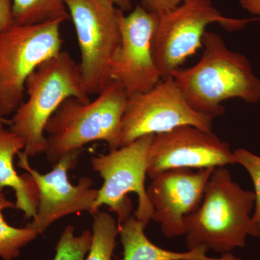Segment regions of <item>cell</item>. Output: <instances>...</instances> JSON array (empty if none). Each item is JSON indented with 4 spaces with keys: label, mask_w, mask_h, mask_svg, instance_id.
<instances>
[{
    "label": "cell",
    "mask_w": 260,
    "mask_h": 260,
    "mask_svg": "<svg viewBox=\"0 0 260 260\" xmlns=\"http://www.w3.org/2000/svg\"><path fill=\"white\" fill-rule=\"evenodd\" d=\"M203 47L197 64L176 70L172 76L195 111L214 119L225 114V101L259 102L260 80L245 56L230 50L216 32H205Z\"/></svg>",
    "instance_id": "obj_1"
},
{
    "label": "cell",
    "mask_w": 260,
    "mask_h": 260,
    "mask_svg": "<svg viewBox=\"0 0 260 260\" xmlns=\"http://www.w3.org/2000/svg\"><path fill=\"white\" fill-rule=\"evenodd\" d=\"M254 203V191L234 182L225 167L215 168L199 208L184 218L187 249L224 254L244 247L248 237H260L251 215Z\"/></svg>",
    "instance_id": "obj_2"
},
{
    "label": "cell",
    "mask_w": 260,
    "mask_h": 260,
    "mask_svg": "<svg viewBox=\"0 0 260 260\" xmlns=\"http://www.w3.org/2000/svg\"><path fill=\"white\" fill-rule=\"evenodd\" d=\"M127 99L124 88L113 80L92 102L67 99L46 125L49 161L54 165L67 153L91 142H106L110 150L120 148Z\"/></svg>",
    "instance_id": "obj_3"
},
{
    "label": "cell",
    "mask_w": 260,
    "mask_h": 260,
    "mask_svg": "<svg viewBox=\"0 0 260 260\" xmlns=\"http://www.w3.org/2000/svg\"><path fill=\"white\" fill-rule=\"evenodd\" d=\"M25 91L28 99L15 111L10 129L23 138L25 143L23 152L29 158L45 153L46 125L67 99L74 97L85 103L90 100L79 64L63 51L32 72L25 83Z\"/></svg>",
    "instance_id": "obj_4"
},
{
    "label": "cell",
    "mask_w": 260,
    "mask_h": 260,
    "mask_svg": "<svg viewBox=\"0 0 260 260\" xmlns=\"http://www.w3.org/2000/svg\"><path fill=\"white\" fill-rule=\"evenodd\" d=\"M60 22L20 25L0 31V118L23 103L25 83L44 61L60 52Z\"/></svg>",
    "instance_id": "obj_5"
},
{
    "label": "cell",
    "mask_w": 260,
    "mask_h": 260,
    "mask_svg": "<svg viewBox=\"0 0 260 260\" xmlns=\"http://www.w3.org/2000/svg\"><path fill=\"white\" fill-rule=\"evenodd\" d=\"M74 25L81 60L79 68L88 95L112 82L113 61L120 48L121 10L107 0H64Z\"/></svg>",
    "instance_id": "obj_6"
},
{
    "label": "cell",
    "mask_w": 260,
    "mask_h": 260,
    "mask_svg": "<svg viewBox=\"0 0 260 260\" xmlns=\"http://www.w3.org/2000/svg\"><path fill=\"white\" fill-rule=\"evenodd\" d=\"M154 136L145 135L109 153L92 157V168L102 177L104 184L98 190L91 215L102 205H107L117 215L118 225H121L132 216L133 206L128 194L134 192L138 198L134 216L148 225L154 210L145 189V177L149 148Z\"/></svg>",
    "instance_id": "obj_7"
},
{
    "label": "cell",
    "mask_w": 260,
    "mask_h": 260,
    "mask_svg": "<svg viewBox=\"0 0 260 260\" xmlns=\"http://www.w3.org/2000/svg\"><path fill=\"white\" fill-rule=\"evenodd\" d=\"M160 15L153 39V53L162 79L172 76L184 61L203 47L206 28L220 24L225 30L244 28L260 18L236 19L224 16L212 0H184Z\"/></svg>",
    "instance_id": "obj_8"
},
{
    "label": "cell",
    "mask_w": 260,
    "mask_h": 260,
    "mask_svg": "<svg viewBox=\"0 0 260 260\" xmlns=\"http://www.w3.org/2000/svg\"><path fill=\"white\" fill-rule=\"evenodd\" d=\"M213 120L189 105L170 77L160 80L148 91L128 96L121 121V146L145 135L160 134L183 125L210 132Z\"/></svg>",
    "instance_id": "obj_9"
},
{
    "label": "cell",
    "mask_w": 260,
    "mask_h": 260,
    "mask_svg": "<svg viewBox=\"0 0 260 260\" xmlns=\"http://www.w3.org/2000/svg\"><path fill=\"white\" fill-rule=\"evenodd\" d=\"M160 15L137 5L119 16L121 42L111 68V79L120 84L128 96L143 93L162 80L153 53V39Z\"/></svg>",
    "instance_id": "obj_10"
},
{
    "label": "cell",
    "mask_w": 260,
    "mask_h": 260,
    "mask_svg": "<svg viewBox=\"0 0 260 260\" xmlns=\"http://www.w3.org/2000/svg\"><path fill=\"white\" fill-rule=\"evenodd\" d=\"M82 150L83 149L67 153L54 164L51 172L44 174L30 167L28 157L23 151L18 153L19 167L32 176L39 189L37 215L28 225L39 234L45 232L56 220L67 215L84 211L92 213L98 195V189L92 188V179L82 177L78 184L73 185L68 178V172L78 164Z\"/></svg>",
    "instance_id": "obj_11"
},
{
    "label": "cell",
    "mask_w": 260,
    "mask_h": 260,
    "mask_svg": "<svg viewBox=\"0 0 260 260\" xmlns=\"http://www.w3.org/2000/svg\"><path fill=\"white\" fill-rule=\"evenodd\" d=\"M237 164L229 143L212 131L183 125L155 135L149 148L148 175L177 169H208Z\"/></svg>",
    "instance_id": "obj_12"
},
{
    "label": "cell",
    "mask_w": 260,
    "mask_h": 260,
    "mask_svg": "<svg viewBox=\"0 0 260 260\" xmlns=\"http://www.w3.org/2000/svg\"><path fill=\"white\" fill-rule=\"evenodd\" d=\"M215 168L177 169L152 178L146 189L153 207L152 220L160 224L162 232L172 239L184 235V218L199 208L208 181Z\"/></svg>",
    "instance_id": "obj_13"
},
{
    "label": "cell",
    "mask_w": 260,
    "mask_h": 260,
    "mask_svg": "<svg viewBox=\"0 0 260 260\" xmlns=\"http://www.w3.org/2000/svg\"><path fill=\"white\" fill-rule=\"evenodd\" d=\"M0 121V193L10 187L15 192V208L21 210L26 218L37 215L39 205V189L29 173L18 175L13 160L25 148V141L12 130L5 127Z\"/></svg>",
    "instance_id": "obj_14"
},
{
    "label": "cell",
    "mask_w": 260,
    "mask_h": 260,
    "mask_svg": "<svg viewBox=\"0 0 260 260\" xmlns=\"http://www.w3.org/2000/svg\"><path fill=\"white\" fill-rule=\"evenodd\" d=\"M146 226L135 216H130L119 225V235L124 249L122 260H243L232 253L210 257L207 256L208 251L203 247L188 249L185 252L162 249L149 240L145 233Z\"/></svg>",
    "instance_id": "obj_15"
},
{
    "label": "cell",
    "mask_w": 260,
    "mask_h": 260,
    "mask_svg": "<svg viewBox=\"0 0 260 260\" xmlns=\"http://www.w3.org/2000/svg\"><path fill=\"white\" fill-rule=\"evenodd\" d=\"M15 24L36 25L70 18L64 0H12Z\"/></svg>",
    "instance_id": "obj_16"
},
{
    "label": "cell",
    "mask_w": 260,
    "mask_h": 260,
    "mask_svg": "<svg viewBox=\"0 0 260 260\" xmlns=\"http://www.w3.org/2000/svg\"><path fill=\"white\" fill-rule=\"evenodd\" d=\"M15 204L0 193V256L4 260H13L20 254V249L37 239L39 233L29 227L15 228L7 223L3 210L15 208Z\"/></svg>",
    "instance_id": "obj_17"
},
{
    "label": "cell",
    "mask_w": 260,
    "mask_h": 260,
    "mask_svg": "<svg viewBox=\"0 0 260 260\" xmlns=\"http://www.w3.org/2000/svg\"><path fill=\"white\" fill-rule=\"evenodd\" d=\"M91 245L85 260H112L119 235L117 220L107 212L93 214Z\"/></svg>",
    "instance_id": "obj_18"
},
{
    "label": "cell",
    "mask_w": 260,
    "mask_h": 260,
    "mask_svg": "<svg viewBox=\"0 0 260 260\" xmlns=\"http://www.w3.org/2000/svg\"><path fill=\"white\" fill-rule=\"evenodd\" d=\"M92 232L83 231L76 236L74 227L68 225L61 233L52 260H85L91 245Z\"/></svg>",
    "instance_id": "obj_19"
},
{
    "label": "cell",
    "mask_w": 260,
    "mask_h": 260,
    "mask_svg": "<svg viewBox=\"0 0 260 260\" xmlns=\"http://www.w3.org/2000/svg\"><path fill=\"white\" fill-rule=\"evenodd\" d=\"M233 153L237 164L247 171L254 184L255 203L252 220L260 229V156L244 148L237 149Z\"/></svg>",
    "instance_id": "obj_20"
},
{
    "label": "cell",
    "mask_w": 260,
    "mask_h": 260,
    "mask_svg": "<svg viewBox=\"0 0 260 260\" xmlns=\"http://www.w3.org/2000/svg\"><path fill=\"white\" fill-rule=\"evenodd\" d=\"M184 0H140L141 5L151 13L162 15L170 11Z\"/></svg>",
    "instance_id": "obj_21"
},
{
    "label": "cell",
    "mask_w": 260,
    "mask_h": 260,
    "mask_svg": "<svg viewBox=\"0 0 260 260\" xmlns=\"http://www.w3.org/2000/svg\"><path fill=\"white\" fill-rule=\"evenodd\" d=\"M14 24L12 0H0V31Z\"/></svg>",
    "instance_id": "obj_22"
},
{
    "label": "cell",
    "mask_w": 260,
    "mask_h": 260,
    "mask_svg": "<svg viewBox=\"0 0 260 260\" xmlns=\"http://www.w3.org/2000/svg\"><path fill=\"white\" fill-rule=\"evenodd\" d=\"M241 6L251 14L260 16V0H239Z\"/></svg>",
    "instance_id": "obj_23"
},
{
    "label": "cell",
    "mask_w": 260,
    "mask_h": 260,
    "mask_svg": "<svg viewBox=\"0 0 260 260\" xmlns=\"http://www.w3.org/2000/svg\"><path fill=\"white\" fill-rule=\"evenodd\" d=\"M107 1L112 3L121 11H129L132 9L131 0H107Z\"/></svg>",
    "instance_id": "obj_24"
},
{
    "label": "cell",
    "mask_w": 260,
    "mask_h": 260,
    "mask_svg": "<svg viewBox=\"0 0 260 260\" xmlns=\"http://www.w3.org/2000/svg\"><path fill=\"white\" fill-rule=\"evenodd\" d=\"M0 121H2V122L4 123V124L9 126L10 125V123H11V121H10V119H2V118H0Z\"/></svg>",
    "instance_id": "obj_25"
},
{
    "label": "cell",
    "mask_w": 260,
    "mask_h": 260,
    "mask_svg": "<svg viewBox=\"0 0 260 260\" xmlns=\"http://www.w3.org/2000/svg\"><path fill=\"white\" fill-rule=\"evenodd\" d=\"M182 260H184V259H182Z\"/></svg>",
    "instance_id": "obj_26"
}]
</instances>
